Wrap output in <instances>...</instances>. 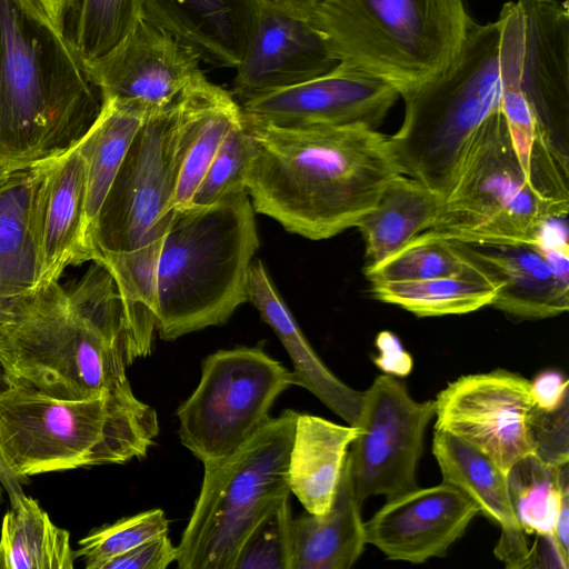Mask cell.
<instances>
[{
  "mask_svg": "<svg viewBox=\"0 0 569 569\" xmlns=\"http://www.w3.org/2000/svg\"><path fill=\"white\" fill-rule=\"evenodd\" d=\"M176 560L177 546L163 533L104 561L99 569H166Z\"/></svg>",
  "mask_w": 569,
  "mask_h": 569,
  "instance_id": "40",
  "label": "cell"
},
{
  "mask_svg": "<svg viewBox=\"0 0 569 569\" xmlns=\"http://www.w3.org/2000/svg\"><path fill=\"white\" fill-rule=\"evenodd\" d=\"M518 2L523 18L519 86L540 129L568 154V1Z\"/></svg>",
  "mask_w": 569,
  "mask_h": 569,
  "instance_id": "19",
  "label": "cell"
},
{
  "mask_svg": "<svg viewBox=\"0 0 569 569\" xmlns=\"http://www.w3.org/2000/svg\"><path fill=\"white\" fill-rule=\"evenodd\" d=\"M247 297L288 352L296 386L306 388L349 426H356L363 391L341 381L319 358L260 260H254L249 268Z\"/></svg>",
  "mask_w": 569,
  "mask_h": 569,
  "instance_id": "25",
  "label": "cell"
},
{
  "mask_svg": "<svg viewBox=\"0 0 569 569\" xmlns=\"http://www.w3.org/2000/svg\"><path fill=\"white\" fill-rule=\"evenodd\" d=\"M567 214L529 183L499 108L473 134L426 231L465 242L541 243L550 223Z\"/></svg>",
  "mask_w": 569,
  "mask_h": 569,
  "instance_id": "9",
  "label": "cell"
},
{
  "mask_svg": "<svg viewBox=\"0 0 569 569\" xmlns=\"http://www.w3.org/2000/svg\"><path fill=\"white\" fill-rule=\"evenodd\" d=\"M86 186L78 146L44 163L37 194V290L59 281L69 266L93 259L84 219Z\"/></svg>",
  "mask_w": 569,
  "mask_h": 569,
  "instance_id": "20",
  "label": "cell"
},
{
  "mask_svg": "<svg viewBox=\"0 0 569 569\" xmlns=\"http://www.w3.org/2000/svg\"><path fill=\"white\" fill-rule=\"evenodd\" d=\"M432 453L442 481L461 490L480 513L500 527L495 556L508 569L531 568V548L517 520L507 475L481 451L443 430L435 429Z\"/></svg>",
  "mask_w": 569,
  "mask_h": 569,
  "instance_id": "24",
  "label": "cell"
},
{
  "mask_svg": "<svg viewBox=\"0 0 569 569\" xmlns=\"http://www.w3.org/2000/svg\"><path fill=\"white\" fill-rule=\"evenodd\" d=\"M339 64L311 18L263 2L231 94L239 104L321 77Z\"/></svg>",
  "mask_w": 569,
  "mask_h": 569,
  "instance_id": "17",
  "label": "cell"
},
{
  "mask_svg": "<svg viewBox=\"0 0 569 569\" xmlns=\"http://www.w3.org/2000/svg\"><path fill=\"white\" fill-rule=\"evenodd\" d=\"M357 426H341L325 418L298 413L289 456L290 491L306 511L327 512L332 503Z\"/></svg>",
  "mask_w": 569,
  "mask_h": 569,
  "instance_id": "27",
  "label": "cell"
},
{
  "mask_svg": "<svg viewBox=\"0 0 569 569\" xmlns=\"http://www.w3.org/2000/svg\"><path fill=\"white\" fill-rule=\"evenodd\" d=\"M389 82L343 62L330 72L240 104L243 116L278 127L381 123L399 97Z\"/></svg>",
  "mask_w": 569,
  "mask_h": 569,
  "instance_id": "15",
  "label": "cell"
},
{
  "mask_svg": "<svg viewBox=\"0 0 569 569\" xmlns=\"http://www.w3.org/2000/svg\"><path fill=\"white\" fill-rule=\"evenodd\" d=\"M158 433L157 411L132 390L84 399L0 391V462L17 478L142 458Z\"/></svg>",
  "mask_w": 569,
  "mask_h": 569,
  "instance_id": "5",
  "label": "cell"
},
{
  "mask_svg": "<svg viewBox=\"0 0 569 569\" xmlns=\"http://www.w3.org/2000/svg\"><path fill=\"white\" fill-rule=\"evenodd\" d=\"M263 0H141L142 18L201 60L236 68L256 30Z\"/></svg>",
  "mask_w": 569,
  "mask_h": 569,
  "instance_id": "21",
  "label": "cell"
},
{
  "mask_svg": "<svg viewBox=\"0 0 569 569\" xmlns=\"http://www.w3.org/2000/svg\"><path fill=\"white\" fill-rule=\"evenodd\" d=\"M435 429L447 431L490 458L506 475L535 452L530 381L495 369L461 376L435 399Z\"/></svg>",
  "mask_w": 569,
  "mask_h": 569,
  "instance_id": "13",
  "label": "cell"
},
{
  "mask_svg": "<svg viewBox=\"0 0 569 569\" xmlns=\"http://www.w3.org/2000/svg\"><path fill=\"white\" fill-rule=\"evenodd\" d=\"M507 483L525 533L552 535L563 492L569 490V462L551 466L528 455L507 472Z\"/></svg>",
  "mask_w": 569,
  "mask_h": 569,
  "instance_id": "33",
  "label": "cell"
},
{
  "mask_svg": "<svg viewBox=\"0 0 569 569\" xmlns=\"http://www.w3.org/2000/svg\"><path fill=\"white\" fill-rule=\"evenodd\" d=\"M198 118L194 134L180 169L172 209L188 206L229 130L242 111L231 92L202 76L196 83Z\"/></svg>",
  "mask_w": 569,
  "mask_h": 569,
  "instance_id": "32",
  "label": "cell"
},
{
  "mask_svg": "<svg viewBox=\"0 0 569 569\" xmlns=\"http://www.w3.org/2000/svg\"><path fill=\"white\" fill-rule=\"evenodd\" d=\"M450 241L499 286L492 307L520 319H545L568 310L567 236L550 240L546 233L541 243Z\"/></svg>",
  "mask_w": 569,
  "mask_h": 569,
  "instance_id": "16",
  "label": "cell"
},
{
  "mask_svg": "<svg viewBox=\"0 0 569 569\" xmlns=\"http://www.w3.org/2000/svg\"><path fill=\"white\" fill-rule=\"evenodd\" d=\"M141 17V0H77L67 37L82 60H92L122 41Z\"/></svg>",
  "mask_w": 569,
  "mask_h": 569,
  "instance_id": "34",
  "label": "cell"
},
{
  "mask_svg": "<svg viewBox=\"0 0 569 569\" xmlns=\"http://www.w3.org/2000/svg\"><path fill=\"white\" fill-rule=\"evenodd\" d=\"M297 411L270 418L233 453L204 467L200 493L177 546L180 569H233L258 521L290 497L288 478Z\"/></svg>",
  "mask_w": 569,
  "mask_h": 569,
  "instance_id": "8",
  "label": "cell"
},
{
  "mask_svg": "<svg viewBox=\"0 0 569 569\" xmlns=\"http://www.w3.org/2000/svg\"><path fill=\"white\" fill-rule=\"evenodd\" d=\"M528 1H535V2H551L557 0H528Z\"/></svg>",
  "mask_w": 569,
  "mask_h": 569,
  "instance_id": "47",
  "label": "cell"
},
{
  "mask_svg": "<svg viewBox=\"0 0 569 569\" xmlns=\"http://www.w3.org/2000/svg\"><path fill=\"white\" fill-rule=\"evenodd\" d=\"M18 170L0 166V191L12 180Z\"/></svg>",
  "mask_w": 569,
  "mask_h": 569,
  "instance_id": "45",
  "label": "cell"
},
{
  "mask_svg": "<svg viewBox=\"0 0 569 569\" xmlns=\"http://www.w3.org/2000/svg\"><path fill=\"white\" fill-rule=\"evenodd\" d=\"M44 163L19 169L0 191V348L38 287L37 194Z\"/></svg>",
  "mask_w": 569,
  "mask_h": 569,
  "instance_id": "23",
  "label": "cell"
},
{
  "mask_svg": "<svg viewBox=\"0 0 569 569\" xmlns=\"http://www.w3.org/2000/svg\"><path fill=\"white\" fill-rule=\"evenodd\" d=\"M499 286L479 266L469 271L412 281H373L372 296L418 317L463 315L491 306Z\"/></svg>",
  "mask_w": 569,
  "mask_h": 569,
  "instance_id": "30",
  "label": "cell"
},
{
  "mask_svg": "<svg viewBox=\"0 0 569 569\" xmlns=\"http://www.w3.org/2000/svg\"><path fill=\"white\" fill-rule=\"evenodd\" d=\"M200 61L193 50L141 17L113 49L82 63L102 101L114 100L150 117L178 102L203 76Z\"/></svg>",
  "mask_w": 569,
  "mask_h": 569,
  "instance_id": "14",
  "label": "cell"
},
{
  "mask_svg": "<svg viewBox=\"0 0 569 569\" xmlns=\"http://www.w3.org/2000/svg\"><path fill=\"white\" fill-rule=\"evenodd\" d=\"M311 20L339 62L401 97L453 61L473 21L463 0H322Z\"/></svg>",
  "mask_w": 569,
  "mask_h": 569,
  "instance_id": "7",
  "label": "cell"
},
{
  "mask_svg": "<svg viewBox=\"0 0 569 569\" xmlns=\"http://www.w3.org/2000/svg\"><path fill=\"white\" fill-rule=\"evenodd\" d=\"M147 118L134 107L103 100L97 120L78 143L86 167L84 219L91 250V237L102 203L133 137Z\"/></svg>",
  "mask_w": 569,
  "mask_h": 569,
  "instance_id": "29",
  "label": "cell"
},
{
  "mask_svg": "<svg viewBox=\"0 0 569 569\" xmlns=\"http://www.w3.org/2000/svg\"><path fill=\"white\" fill-rule=\"evenodd\" d=\"M246 190L173 209L157 266V331L166 341L224 323L248 301L259 248Z\"/></svg>",
  "mask_w": 569,
  "mask_h": 569,
  "instance_id": "4",
  "label": "cell"
},
{
  "mask_svg": "<svg viewBox=\"0 0 569 569\" xmlns=\"http://www.w3.org/2000/svg\"><path fill=\"white\" fill-rule=\"evenodd\" d=\"M293 385V372L259 346L209 355L197 388L177 409L181 443L203 467L220 462L270 419L276 399Z\"/></svg>",
  "mask_w": 569,
  "mask_h": 569,
  "instance_id": "11",
  "label": "cell"
},
{
  "mask_svg": "<svg viewBox=\"0 0 569 569\" xmlns=\"http://www.w3.org/2000/svg\"><path fill=\"white\" fill-rule=\"evenodd\" d=\"M13 498L0 538L7 569H72L77 558L70 533L56 526L37 500Z\"/></svg>",
  "mask_w": 569,
  "mask_h": 569,
  "instance_id": "31",
  "label": "cell"
},
{
  "mask_svg": "<svg viewBox=\"0 0 569 569\" xmlns=\"http://www.w3.org/2000/svg\"><path fill=\"white\" fill-rule=\"evenodd\" d=\"M1 498H2V487H1V479H0V501H1Z\"/></svg>",
  "mask_w": 569,
  "mask_h": 569,
  "instance_id": "48",
  "label": "cell"
},
{
  "mask_svg": "<svg viewBox=\"0 0 569 569\" xmlns=\"http://www.w3.org/2000/svg\"><path fill=\"white\" fill-rule=\"evenodd\" d=\"M102 104L68 37L0 0V166L24 169L67 153Z\"/></svg>",
  "mask_w": 569,
  "mask_h": 569,
  "instance_id": "3",
  "label": "cell"
},
{
  "mask_svg": "<svg viewBox=\"0 0 569 569\" xmlns=\"http://www.w3.org/2000/svg\"><path fill=\"white\" fill-rule=\"evenodd\" d=\"M242 118L253 147L244 186L254 212L303 238L357 227L403 173L390 137L369 126L278 127Z\"/></svg>",
  "mask_w": 569,
  "mask_h": 569,
  "instance_id": "1",
  "label": "cell"
},
{
  "mask_svg": "<svg viewBox=\"0 0 569 569\" xmlns=\"http://www.w3.org/2000/svg\"><path fill=\"white\" fill-rule=\"evenodd\" d=\"M478 513L469 497L442 481L386 500L363 521L365 538L390 560L422 563L445 557Z\"/></svg>",
  "mask_w": 569,
  "mask_h": 569,
  "instance_id": "18",
  "label": "cell"
},
{
  "mask_svg": "<svg viewBox=\"0 0 569 569\" xmlns=\"http://www.w3.org/2000/svg\"><path fill=\"white\" fill-rule=\"evenodd\" d=\"M322 0H263L287 11L305 18H311L313 11Z\"/></svg>",
  "mask_w": 569,
  "mask_h": 569,
  "instance_id": "44",
  "label": "cell"
},
{
  "mask_svg": "<svg viewBox=\"0 0 569 569\" xmlns=\"http://www.w3.org/2000/svg\"><path fill=\"white\" fill-rule=\"evenodd\" d=\"M501 93V22L472 21L453 61L402 96L403 121L390 140L403 173L446 196L473 134L500 108Z\"/></svg>",
  "mask_w": 569,
  "mask_h": 569,
  "instance_id": "6",
  "label": "cell"
},
{
  "mask_svg": "<svg viewBox=\"0 0 569 569\" xmlns=\"http://www.w3.org/2000/svg\"><path fill=\"white\" fill-rule=\"evenodd\" d=\"M291 521L288 497L253 527L239 550L233 569H291Z\"/></svg>",
  "mask_w": 569,
  "mask_h": 569,
  "instance_id": "38",
  "label": "cell"
},
{
  "mask_svg": "<svg viewBox=\"0 0 569 569\" xmlns=\"http://www.w3.org/2000/svg\"><path fill=\"white\" fill-rule=\"evenodd\" d=\"M168 528L163 510L151 509L93 530L79 541L74 555L83 559L87 569H99L104 561L168 533Z\"/></svg>",
  "mask_w": 569,
  "mask_h": 569,
  "instance_id": "36",
  "label": "cell"
},
{
  "mask_svg": "<svg viewBox=\"0 0 569 569\" xmlns=\"http://www.w3.org/2000/svg\"><path fill=\"white\" fill-rule=\"evenodd\" d=\"M435 400H415L400 378L386 373L363 391L347 462L358 501L382 495L392 499L418 488L417 467L423 436L435 417Z\"/></svg>",
  "mask_w": 569,
  "mask_h": 569,
  "instance_id": "12",
  "label": "cell"
},
{
  "mask_svg": "<svg viewBox=\"0 0 569 569\" xmlns=\"http://www.w3.org/2000/svg\"><path fill=\"white\" fill-rule=\"evenodd\" d=\"M530 395L536 408L555 410L569 399L568 380L559 370H543L530 381Z\"/></svg>",
  "mask_w": 569,
  "mask_h": 569,
  "instance_id": "42",
  "label": "cell"
},
{
  "mask_svg": "<svg viewBox=\"0 0 569 569\" xmlns=\"http://www.w3.org/2000/svg\"><path fill=\"white\" fill-rule=\"evenodd\" d=\"M376 346L379 353L372 361L382 373L397 378H403L411 373L413 359L395 333L387 330L379 332Z\"/></svg>",
  "mask_w": 569,
  "mask_h": 569,
  "instance_id": "41",
  "label": "cell"
},
{
  "mask_svg": "<svg viewBox=\"0 0 569 569\" xmlns=\"http://www.w3.org/2000/svg\"><path fill=\"white\" fill-rule=\"evenodd\" d=\"M197 81L178 102L148 117L133 137L97 219L92 261L163 241L196 130Z\"/></svg>",
  "mask_w": 569,
  "mask_h": 569,
  "instance_id": "10",
  "label": "cell"
},
{
  "mask_svg": "<svg viewBox=\"0 0 569 569\" xmlns=\"http://www.w3.org/2000/svg\"><path fill=\"white\" fill-rule=\"evenodd\" d=\"M443 198L405 173L390 181L376 206L357 226L365 241V269L388 259L428 230L441 209Z\"/></svg>",
  "mask_w": 569,
  "mask_h": 569,
  "instance_id": "28",
  "label": "cell"
},
{
  "mask_svg": "<svg viewBox=\"0 0 569 569\" xmlns=\"http://www.w3.org/2000/svg\"><path fill=\"white\" fill-rule=\"evenodd\" d=\"M523 21L508 16L501 23L502 93L500 110L506 118L520 166L531 187L568 212L569 157L540 129L519 86Z\"/></svg>",
  "mask_w": 569,
  "mask_h": 569,
  "instance_id": "22",
  "label": "cell"
},
{
  "mask_svg": "<svg viewBox=\"0 0 569 569\" xmlns=\"http://www.w3.org/2000/svg\"><path fill=\"white\" fill-rule=\"evenodd\" d=\"M362 505L358 501L347 462L329 510L302 513L291 521V569H349L367 545Z\"/></svg>",
  "mask_w": 569,
  "mask_h": 569,
  "instance_id": "26",
  "label": "cell"
},
{
  "mask_svg": "<svg viewBox=\"0 0 569 569\" xmlns=\"http://www.w3.org/2000/svg\"><path fill=\"white\" fill-rule=\"evenodd\" d=\"M0 569H7L4 553H3L1 546H0Z\"/></svg>",
  "mask_w": 569,
  "mask_h": 569,
  "instance_id": "46",
  "label": "cell"
},
{
  "mask_svg": "<svg viewBox=\"0 0 569 569\" xmlns=\"http://www.w3.org/2000/svg\"><path fill=\"white\" fill-rule=\"evenodd\" d=\"M30 17L57 34L67 37L69 16L77 0H14Z\"/></svg>",
  "mask_w": 569,
  "mask_h": 569,
  "instance_id": "43",
  "label": "cell"
},
{
  "mask_svg": "<svg viewBox=\"0 0 569 569\" xmlns=\"http://www.w3.org/2000/svg\"><path fill=\"white\" fill-rule=\"evenodd\" d=\"M142 353L110 271L91 261L77 280L27 301L0 348L7 386L59 399L131 391L126 369Z\"/></svg>",
  "mask_w": 569,
  "mask_h": 569,
  "instance_id": "2",
  "label": "cell"
},
{
  "mask_svg": "<svg viewBox=\"0 0 569 569\" xmlns=\"http://www.w3.org/2000/svg\"><path fill=\"white\" fill-rule=\"evenodd\" d=\"M252 152L251 138L241 117L221 142L189 204L208 206L246 190L244 176Z\"/></svg>",
  "mask_w": 569,
  "mask_h": 569,
  "instance_id": "37",
  "label": "cell"
},
{
  "mask_svg": "<svg viewBox=\"0 0 569 569\" xmlns=\"http://www.w3.org/2000/svg\"><path fill=\"white\" fill-rule=\"evenodd\" d=\"M475 268L477 264L450 240L423 231L388 259L365 269V274L370 282L412 281L453 276Z\"/></svg>",
  "mask_w": 569,
  "mask_h": 569,
  "instance_id": "35",
  "label": "cell"
},
{
  "mask_svg": "<svg viewBox=\"0 0 569 569\" xmlns=\"http://www.w3.org/2000/svg\"><path fill=\"white\" fill-rule=\"evenodd\" d=\"M530 427L533 455L551 466L569 462V399L551 411L533 406Z\"/></svg>",
  "mask_w": 569,
  "mask_h": 569,
  "instance_id": "39",
  "label": "cell"
}]
</instances>
